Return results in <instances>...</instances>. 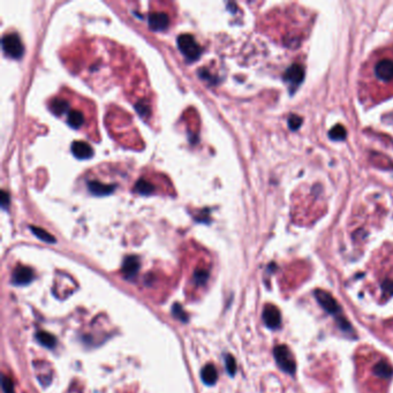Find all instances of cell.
<instances>
[{
    "instance_id": "6da1fadb",
    "label": "cell",
    "mask_w": 393,
    "mask_h": 393,
    "mask_svg": "<svg viewBox=\"0 0 393 393\" xmlns=\"http://www.w3.org/2000/svg\"><path fill=\"white\" fill-rule=\"evenodd\" d=\"M368 72L372 74V82L375 83V87L380 88L384 94L389 90L391 95L393 91V56H375Z\"/></svg>"
},
{
    "instance_id": "7a4b0ae2",
    "label": "cell",
    "mask_w": 393,
    "mask_h": 393,
    "mask_svg": "<svg viewBox=\"0 0 393 393\" xmlns=\"http://www.w3.org/2000/svg\"><path fill=\"white\" fill-rule=\"evenodd\" d=\"M273 355H275L277 364H278L282 372L290 374V375H294L295 370H297V363H295L293 354L288 350L287 346H277V347H275V350H273Z\"/></svg>"
},
{
    "instance_id": "3957f363",
    "label": "cell",
    "mask_w": 393,
    "mask_h": 393,
    "mask_svg": "<svg viewBox=\"0 0 393 393\" xmlns=\"http://www.w3.org/2000/svg\"><path fill=\"white\" fill-rule=\"evenodd\" d=\"M178 48L181 51L182 55L186 56L188 60L191 61L199 59L201 52H202V50H201L200 45L197 44L196 39L189 34L180 35V36L178 37Z\"/></svg>"
},
{
    "instance_id": "277c9868",
    "label": "cell",
    "mask_w": 393,
    "mask_h": 393,
    "mask_svg": "<svg viewBox=\"0 0 393 393\" xmlns=\"http://www.w3.org/2000/svg\"><path fill=\"white\" fill-rule=\"evenodd\" d=\"M2 44V49H4V52L8 56L14 59H19L23 56L24 48L23 44H22L20 37L18 36L17 34H7L2 37L1 40Z\"/></svg>"
},
{
    "instance_id": "5b68a950",
    "label": "cell",
    "mask_w": 393,
    "mask_h": 393,
    "mask_svg": "<svg viewBox=\"0 0 393 393\" xmlns=\"http://www.w3.org/2000/svg\"><path fill=\"white\" fill-rule=\"evenodd\" d=\"M314 294H315L316 300L318 301V303L325 311H328L331 315H338V314H340V306H339L337 300L331 294L323 290H316L314 292Z\"/></svg>"
},
{
    "instance_id": "8992f818",
    "label": "cell",
    "mask_w": 393,
    "mask_h": 393,
    "mask_svg": "<svg viewBox=\"0 0 393 393\" xmlns=\"http://www.w3.org/2000/svg\"><path fill=\"white\" fill-rule=\"evenodd\" d=\"M263 320L265 323V325L270 329L279 328V325L281 323V311H279L276 306L268 304L263 310Z\"/></svg>"
},
{
    "instance_id": "52a82bcc",
    "label": "cell",
    "mask_w": 393,
    "mask_h": 393,
    "mask_svg": "<svg viewBox=\"0 0 393 393\" xmlns=\"http://www.w3.org/2000/svg\"><path fill=\"white\" fill-rule=\"evenodd\" d=\"M35 278L33 269L28 266H18L12 276V282L14 285H27Z\"/></svg>"
},
{
    "instance_id": "ba28073f",
    "label": "cell",
    "mask_w": 393,
    "mask_h": 393,
    "mask_svg": "<svg viewBox=\"0 0 393 393\" xmlns=\"http://www.w3.org/2000/svg\"><path fill=\"white\" fill-rule=\"evenodd\" d=\"M148 22L152 30H164L168 26V17L163 12H153L148 18Z\"/></svg>"
},
{
    "instance_id": "9c48e42d",
    "label": "cell",
    "mask_w": 393,
    "mask_h": 393,
    "mask_svg": "<svg viewBox=\"0 0 393 393\" xmlns=\"http://www.w3.org/2000/svg\"><path fill=\"white\" fill-rule=\"evenodd\" d=\"M138 269H140V261L136 256L126 257L124 263H122V273L126 278L130 279L136 276Z\"/></svg>"
},
{
    "instance_id": "30bf717a",
    "label": "cell",
    "mask_w": 393,
    "mask_h": 393,
    "mask_svg": "<svg viewBox=\"0 0 393 393\" xmlns=\"http://www.w3.org/2000/svg\"><path fill=\"white\" fill-rule=\"evenodd\" d=\"M72 152L78 159H87L93 155V149L87 142L83 141H75L72 144Z\"/></svg>"
},
{
    "instance_id": "8fae6325",
    "label": "cell",
    "mask_w": 393,
    "mask_h": 393,
    "mask_svg": "<svg viewBox=\"0 0 393 393\" xmlns=\"http://www.w3.org/2000/svg\"><path fill=\"white\" fill-rule=\"evenodd\" d=\"M88 189H89L91 194L97 195V196H103V195L111 194L115 189V186L104 185L98 181H90L88 182Z\"/></svg>"
},
{
    "instance_id": "7c38bea8",
    "label": "cell",
    "mask_w": 393,
    "mask_h": 393,
    "mask_svg": "<svg viewBox=\"0 0 393 393\" xmlns=\"http://www.w3.org/2000/svg\"><path fill=\"white\" fill-rule=\"evenodd\" d=\"M302 77H303V68L301 67L300 65H294L287 71L285 80L287 81L288 83H291V86L292 84L298 86V84L301 82V80H302Z\"/></svg>"
},
{
    "instance_id": "4fadbf2b",
    "label": "cell",
    "mask_w": 393,
    "mask_h": 393,
    "mask_svg": "<svg viewBox=\"0 0 393 393\" xmlns=\"http://www.w3.org/2000/svg\"><path fill=\"white\" fill-rule=\"evenodd\" d=\"M374 374L379 378L389 379L393 375V368L386 361H379L374 367Z\"/></svg>"
},
{
    "instance_id": "5bb4252c",
    "label": "cell",
    "mask_w": 393,
    "mask_h": 393,
    "mask_svg": "<svg viewBox=\"0 0 393 393\" xmlns=\"http://www.w3.org/2000/svg\"><path fill=\"white\" fill-rule=\"evenodd\" d=\"M218 379V373H217L216 367L213 364L209 363L202 369V380L206 385H213Z\"/></svg>"
},
{
    "instance_id": "9a60e30c",
    "label": "cell",
    "mask_w": 393,
    "mask_h": 393,
    "mask_svg": "<svg viewBox=\"0 0 393 393\" xmlns=\"http://www.w3.org/2000/svg\"><path fill=\"white\" fill-rule=\"evenodd\" d=\"M37 340H38L40 344H42L44 347L48 348H53L56 344V339L55 338V336L51 335V333L45 332V331H39L36 335Z\"/></svg>"
},
{
    "instance_id": "2e32d148",
    "label": "cell",
    "mask_w": 393,
    "mask_h": 393,
    "mask_svg": "<svg viewBox=\"0 0 393 393\" xmlns=\"http://www.w3.org/2000/svg\"><path fill=\"white\" fill-rule=\"evenodd\" d=\"M84 118L82 112L80 111H69L67 115V124L72 128H80L83 125Z\"/></svg>"
},
{
    "instance_id": "e0dca14e",
    "label": "cell",
    "mask_w": 393,
    "mask_h": 393,
    "mask_svg": "<svg viewBox=\"0 0 393 393\" xmlns=\"http://www.w3.org/2000/svg\"><path fill=\"white\" fill-rule=\"evenodd\" d=\"M30 229H31V232H33V233L36 235L37 238L40 239L42 241L48 242V243H55L56 242V239L53 238L52 235L49 233V232L44 231L43 228L36 227V226H30Z\"/></svg>"
},
{
    "instance_id": "ac0fdd59",
    "label": "cell",
    "mask_w": 393,
    "mask_h": 393,
    "mask_svg": "<svg viewBox=\"0 0 393 393\" xmlns=\"http://www.w3.org/2000/svg\"><path fill=\"white\" fill-rule=\"evenodd\" d=\"M135 189L142 195H149L155 190V187L150 182H148L146 179H140L135 185Z\"/></svg>"
},
{
    "instance_id": "d6986e66",
    "label": "cell",
    "mask_w": 393,
    "mask_h": 393,
    "mask_svg": "<svg viewBox=\"0 0 393 393\" xmlns=\"http://www.w3.org/2000/svg\"><path fill=\"white\" fill-rule=\"evenodd\" d=\"M50 108H51L52 112L56 113V114H61V113L66 112L69 108L68 103L66 102L64 99H55L53 102H51V105H50Z\"/></svg>"
},
{
    "instance_id": "ffe728a7",
    "label": "cell",
    "mask_w": 393,
    "mask_h": 393,
    "mask_svg": "<svg viewBox=\"0 0 393 393\" xmlns=\"http://www.w3.org/2000/svg\"><path fill=\"white\" fill-rule=\"evenodd\" d=\"M172 314L174 315L175 318L182 320V322H188V316L187 314L185 313V310L182 309V307L179 303L173 304L172 307Z\"/></svg>"
},
{
    "instance_id": "44dd1931",
    "label": "cell",
    "mask_w": 393,
    "mask_h": 393,
    "mask_svg": "<svg viewBox=\"0 0 393 393\" xmlns=\"http://www.w3.org/2000/svg\"><path fill=\"white\" fill-rule=\"evenodd\" d=\"M329 135L332 140H344L346 136V131L342 126L338 125V126H336V127L332 128Z\"/></svg>"
},
{
    "instance_id": "7402d4cb",
    "label": "cell",
    "mask_w": 393,
    "mask_h": 393,
    "mask_svg": "<svg viewBox=\"0 0 393 393\" xmlns=\"http://www.w3.org/2000/svg\"><path fill=\"white\" fill-rule=\"evenodd\" d=\"M225 363H226V370H227L229 376H234L235 373H237V362H235V359L232 355H227L225 357Z\"/></svg>"
},
{
    "instance_id": "603a6c76",
    "label": "cell",
    "mask_w": 393,
    "mask_h": 393,
    "mask_svg": "<svg viewBox=\"0 0 393 393\" xmlns=\"http://www.w3.org/2000/svg\"><path fill=\"white\" fill-rule=\"evenodd\" d=\"M1 385H2V391L4 393H15L14 391V384L12 382V379L9 377L2 375L1 378Z\"/></svg>"
},
{
    "instance_id": "cb8c5ba5",
    "label": "cell",
    "mask_w": 393,
    "mask_h": 393,
    "mask_svg": "<svg viewBox=\"0 0 393 393\" xmlns=\"http://www.w3.org/2000/svg\"><path fill=\"white\" fill-rule=\"evenodd\" d=\"M209 278V273L206 270H197L194 275V279L196 284H204Z\"/></svg>"
},
{
    "instance_id": "d4e9b609",
    "label": "cell",
    "mask_w": 393,
    "mask_h": 393,
    "mask_svg": "<svg viewBox=\"0 0 393 393\" xmlns=\"http://www.w3.org/2000/svg\"><path fill=\"white\" fill-rule=\"evenodd\" d=\"M137 110V112L140 113L141 117H146L148 114V112H149V108H148V104L144 103V102H140L138 104H136V106H135Z\"/></svg>"
},
{
    "instance_id": "484cf974",
    "label": "cell",
    "mask_w": 393,
    "mask_h": 393,
    "mask_svg": "<svg viewBox=\"0 0 393 393\" xmlns=\"http://www.w3.org/2000/svg\"><path fill=\"white\" fill-rule=\"evenodd\" d=\"M382 288H383V291H384V293L388 294L389 297L390 295H393V281H383Z\"/></svg>"
},
{
    "instance_id": "4316f807",
    "label": "cell",
    "mask_w": 393,
    "mask_h": 393,
    "mask_svg": "<svg viewBox=\"0 0 393 393\" xmlns=\"http://www.w3.org/2000/svg\"><path fill=\"white\" fill-rule=\"evenodd\" d=\"M288 125H290V127L292 128V130H297L299 126L301 125V119L297 117V115H292Z\"/></svg>"
},
{
    "instance_id": "83f0119b",
    "label": "cell",
    "mask_w": 393,
    "mask_h": 393,
    "mask_svg": "<svg viewBox=\"0 0 393 393\" xmlns=\"http://www.w3.org/2000/svg\"><path fill=\"white\" fill-rule=\"evenodd\" d=\"M8 203H9V197H8V195H7V193H6L5 190H2V193H1V204H2V207L7 206Z\"/></svg>"
}]
</instances>
